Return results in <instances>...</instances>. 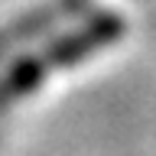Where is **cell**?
Wrapping results in <instances>:
<instances>
[{"label":"cell","instance_id":"7a4b0ae2","mask_svg":"<svg viewBox=\"0 0 156 156\" xmlns=\"http://www.w3.org/2000/svg\"><path fill=\"white\" fill-rule=\"evenodd\" d=\"M81 10H85V0H55V3H49V7H42V10H36V13H29V16L16 20V23L3 26L0 29V55H7L13 49L26 46L33 39L46 36V33H52L58 23L78 16Z\"/></svg>","mask_w":156,"mask_h":156},{"label":"cell","instance_id":"6da1fadb","mask_svg":"<svg viewBox=\"0 0 156 156\" xmlns=\"http://www.w3.org/2000/svg\"><path fill=\"white\" fill-rule=\"evenodd\" d=\"M120 36H124V20L114 16V13H98L94 20H88L85 26H78L75 33L62 36L49 49L29 52V55L16 58V62L0 75V107L13 104L16 98L33 94L49 78V72L78 65V62H85L88 55H94V52L107 49L111 42H117Z\"/></svg>","mask_w":156,"mask_h":156}]
</instances>
